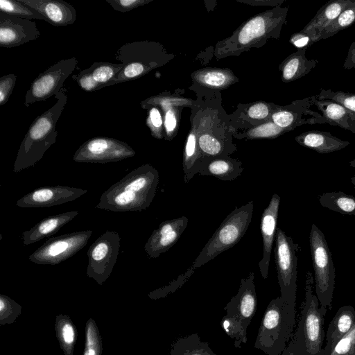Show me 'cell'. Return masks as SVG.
Returning <instances> with one entry per match:
<instances>
[{
  "mask_svg": "<svg viewBox=\"0 0 355 355\" xmlns=\"http://www.w3.org/2000/svg\"><path fill=\"white\" fill-rule=\"evenodd\" d=\"M159 182V172L148 164L128 173L105 191L96 208L112 211H133L147 209Z\"/></svg>",
  "mask_w": 355,
  "mask_h": 355,
  "instance_id": "6da1fadb",
  "label": "cell"
},
{
  "mask_svg": "<svg viewBox=\"0 0 355 355\" xmlns=\"http://www.w3.org/2000/svg\"><path fill=\"white\" fill-rule=\"evenodd\" d=\"M67 89L62 87L55 96L56 103L38 116L30 125L23 139L14 163L18 173L34 166L56 141V123L67 102Z\"/></svg>",
  "mask_w": 355,
  "mask_h": 355,
  "instance_id": "7a4b0ae2",
  "label": "cell"
},
{
  "mask_svg": "<svg viewBox=\"0 0 355 355\" xmlns=\"http://www.w3.org/2000/svg\"><path fill=\"white\" fill-rule=\"evenodd\" d=\"M314 279L306 275L305 297L302 304L298 324L290 342L296 355H320L324 339V322L328 309L320 306L313 293Z\"/></svg>",
  "mask_w": 355,
  "mask_h": 355,
  "instance_id": "3957f363",
  "label": "cell"
},
{
  "mask_svg": "<svg viewBox=\"0 0 355 355\" xmlns=\"http://www.w3.org/2000/svg\"><path fill=\"white\" fill-rule=\"evenodd\" d=\"M295 311L279 296L272 299L263 315L254 347L267 355H280L293 336Z\"/></svg>",
  "mask_w": 355,
  "mask_h": 355,
  "instance_id": "277c9868",
  "label": "cell"
},
{
  "mask_svg": "<svg viewBox=\"0 0 355 355\" xmlns=\"http://www.w3.org/2000/svg\"><path fill=\"white\" fill-rule=\"evenodd\" d=\"M253 209V201L235 207L215 231L191 267L196 270L237 244L248 230Z\"/></svg>",
  "mask_w": 355,
  "mask_h": 355,
  "instance_id": "5b68a950",
  "label": "cell"
},
{
  "mask_svg": "<svg viewBox=\"0 0 355 355\" xmlns=\"http://www.w3.org/2000/svg\"><path fill=\"white\" fill-rule=\"evenodd\" d=\"M254 274L241 280L236 295L224 307L226 314L220 324L225 332L234 340V346L241 347L247 343V329L257 308V297L254 284Z\"/></svg>",
  "mask_w": 355,
  "mask_h": 355,
  "instance_id": "8992f818",
  "label": "cell"
},
{
  "mask_svg": "<svg viewBox=\"0 0 355 355\" xmlns=\"http://www.w3.org/2000/svg\"><path fill=\"white\" fill-rule=\"evenodd\" d=\"M309 243L316 296L320 306L330 310L335 285V268L324 235L315 224L311 225Z\"/></svg>",
  "mask_w": 355,
  "mask_h": 355,
  "instance_id": "52a82bcc",
  "label": "cell"
},
{
  "mask_svg": "<svg viewBox=\"0 0 355 355\" xmlns=\"http://www.w3.org/2000/svg\"><path fill=\"white\" fill-rule=\"evenodd\" d=\"M275 241V260L280 297L291 309L295 311L297 254L300 247L280 228H277Z\"/></svg>",
  "mask_w": 355,
  "mask_h": 355,
  "instance_id": "ba28073f",
  "label": "cell"
},
{
  "mask_svg": "<svg viewBox=\"0 0 355 355\" xmlns=\"http://www.w3.org/2000/svg\"><path fill=\"white\" fill-rule=\"evenodd\" d=\"M92 232L83 230L51 237L33 252L28 259L39 265L59 264L83 249Z\"/></svg>",
  "mask_w": 355,
  "mask_h": 355,
  "instance_id": "9c48e42d",
  "label": "cell"
},
{
  "mask_svg": "<svg viewBox=\"0 0 355 355\" xmlns=\"http://www.w3.org/2000/svg\"><path fill=\"white\" fill-rule=\"evenodd\" d=\"M121 243L118 232L107 230L101 234L87 251V275L102 285L110 276L116 262Z\"/></svg>",
  "mask_w": 355,
  "mask_h": 355,
  "instance_id": "30bf717a",
  "label": "cell"
},
{
  "mask_svg": "<svg viewBox=\"0 0 355 355\" xmlns=\"http://www.w3.org/2000/svg\"><path fill=\"white\" fill-rule=\"evenodd\" d=\"M77 64L76 58L60 60L41 73L27 91L24 105L29 107L36 102L55 96L63 87L65 80L75 70Z\"/></svg>",
  "mask_w": 355,
  "mask_h": 355,
  "instance_id": "8fae6325",
  "label": "cell"
},
{
  "mask_svg": "<svg viewBox=\"0 0 355 355\" xmlns=\"http://www.w3.org/2000/svg\"><path fill=\"white\" fill-rule=\"evenodd\" d=\"M135 155L125 142L107 137H96L84 142L76 151L73 160L80 163L105 164L118 162Z\"/></svg>",
  "mask_w": 355,
  "mask_h": 355,
  "instance_id": "7c38bea8",
  "label": "cell"
},
{
  "mask_svg": "<svg viewBox=\"0 0 355 355\" xmlns=\"http://www.w3.org/2000/svg\"><path fill=\"white\" fill-rule=\"evenodd\" d=\"M115 59L123 64V68L108 86L137 79L154 67V62L150 59L149 44L144 42L122 45L117 50Z\"/></svg>",
  "mask_w": 355,
  "mask_h": 355,
  "instance_id": "4fadbf2b",
  "label": "cell"
},
{
  "mask_svg": "<svg viewBox=\"0 0 355 355\" xmlns=\"http://www.w3.org/2000/svg\"><path fill=\"white\" fill-rule=\"evenodd\" d=\"M87 190L68 186H51L36 189L21 198L16 205L21 208L50 207L73 201Z\"/></svg>",
  "mask_w": 355,
  "mask_h": 355,
  "instance_id": "5bb4252c",
  "label": "cell"
},
{
  "mask_svg": "<svg viewBox=\"0 0 355 355\" xmlns=\"http://www.w3.org/2000/svg\"><path fill=\"white\" fill-rule=\"evenodd\" d=\"M40 35L35 21L0 12V46L12 48L37 40Z\"/></svg>",
  "mask_w": 355,
  "mask_h": 355,
  "instance_id": "9a60e30c",
  "label": "cell"
},
{
  "mask_svg": "<svg viewBox=\"0 0 355 355\" xmlns=\"http://www.w3.org/2000/svg\"><path fill=\"white\" fill-rule=\"evenodd\" d=\"M188 218L181 216L160 223L144 245V250L150 258H157L171 248L180 239L186 229Z\"/></svg>",
  "mask_w": 355,
  "mask_h": 355,
  "instance_id": "2e32d148",
  "label": "cell"
},
{
  "mask_svg": "<svg viewBox=\"0 0 355 355\" xmlns=\"http://www.w3.org/2000/svg\"><path fill=\"white\" fill-rule=\"evenodd\" d=\"M279 205L280 197L277 193H274L261 217L260 230L263 241V257L258 266L263 279H267L268 276L270 254L273 242L275 240Z\"/></svg>",
  "mask_w": 355,
  "mask_h": 355,
  "instance_id": "e0dca14e",
  "label": "cell"
},
{
  "mask_svg": "<svg viewBox=\"0 0 355 355\" xmlns=\"http://www.w3.org/2000/svg\"><path fill=\"white\" fill-rule=\"evenodd\" d=\"M122 68L121 63L96 62L89 68L73 75L72 78L84 91L94 92L107 87Z\"/></svg>",
  "mask_w": 355,
  "mask_h": 355,
  "instance_id": "ac0fdd59",
  "label": "cell"
},
{
  "mask_svg": "<svg viewBox=\"0 0 355 355\" xmlns=\"http://www.w3.org/2000/svg\"><path fill=\"white\" fill-rule=\"evenodd\" d=\"M36 10L49 24L56 26L73 24L76 19L74 7L62 0H19Z\"/></svg>",
  "mask_w": 355,
  "mask_h": 355,
  "instance_id": "d6986e66",
  "label": "cell"
},
{
  "mask_svg": "<svg viewBox=\"0 0 355 355\" xmlns=\"http://www.w3.org/2000/svg\"><path fill=\"white\" fill-rule=\"evenodd\" d=\"M78 214L77 211H71L52 215L42 219L32 228L22 233L21 239L24 244L30 245L55 234Z\"/></svg>",
  "mask_w": 355,
  "mask_h": 355,
  "instance_id": "ffe728a7",
  "label": "cell"
},
{
  "mask_svg": "<svg viewBox=\"0 0 355 355\" xmlns=\"http://www.w3.org/2000/svg\"><path fill=\"white\" fill-rule=\"evenodd\" d=\"M310 97L312 105L322 112L326 123L338 125L355 133V117L347 109L334 101L318 99L316 95Z\"/></svg>",
  "mask_w": 355,
  "mask_h": 355,
  "instance_id": "44dd1931",
  "label": "cell"
},
{
  "mask_svg": "<svg viewBox=\"0 0 355 355\" xmlns=\"http://www.w3.org/2000/svg\"><path fill=\"white\" fill-rule=\"evenodd\" d=\"M205 157L201 161L198 174L211 175L223 181H232L239 177L243 168L236 159L214 157Z\"/></svg>",
  "mask_w": 355,
  "mask_h": 355,
  "instance_id": "7402d4cb",
  "label": "cell"
},
{
  "mask_svg": "<svg viewBox=\"0 0 355 355\" xmlns=\"http://www.w3.org/2000/svg\"><path fill=\"white\" fill-rule=\"evenodd\" d=\"M296 141L302 146L313 150L318 153L325 154L340 150L350 144L330 132L309 130L295 137Z\"/></svg>",
  "mask_w": 355,
  "mask_h": 355,
  "instance_id": "603a6c76",
  "label": "cell"
},
{
  "mask_svg": "<svg viewBox=\"0 0 355 355\" xmlns=\"http://www.w3.org/2000/svg\"><path fill=\"white\" fill-rule=\"evenodd\" d=\"M353 0H331L321 7L316 15L301 31L320 33L333 22Z\"/></svg>",
  "mask_w": 355,
  "mask_h": 355,
  "instance_id": "cb8c5ba5",
  "label": "cell"
},
{
  "mask_svg": "<svg viewBox=\"0 0 355 355\" xmlns=\"http://www.w3.org/2000/svg\"><path fill=\"white\" fill-rule=\"evenodd\" d=\"M355 325V309L350 305L341 306L330 322L325 346L334 345L348 334Z\"/></svg>",
  "mask_w": 355,
  "mask_h": 355,
  "instance_id": "d4e9b609",
  "label": "cell"
},
{
  "mask_svg": "<svg viewBox=\"0 0 355 355\" xmlns=\"http://www.w3.org/2000/svg\"><path fill=\"white\" fill-rule=\"evenodd\" d=\"M306 49H301L289 56L282 66V79L285 82L298 79L314 69L318 63L315 59L306 57Z\"/></svg>",
  "mask_w": 355,
  "mask_h": 355,
  "instance_id": "484cf974",
  "label": "cell"
},
{
  "mask_svg": "<svg viewBox=\"0 0 355 355\" xmlns=\"http://www.w3.org/2000/svg\"><path fill=\"white\" fill-rule=\"evenodd\" d=\"M55 330L64 354L73 355L77 340V329L70 317L66 314H58L55 318Z\"/></svg>",
  "mask_w": 355,
  "mask_h": 355,
  "instance_id": "4316f807",
  "label": "cell"
},
{
  "mask_svg": "<svg viewBox=\"0 0 355 355\" xmlns=\"http://www.w3.org/2000/svg\"><path fill=\"white\" fill-rule=\"evenodd\" d=\"M166 355H218L213 352L207 342L200 340L198 333L180 337L171 345Z\"/></svg>",
  "mask_w": 355,
  "mask_h": 355,
  "instance_id": "83f0119b",
  "label": "cell"
},
{
  "mask_svg": "<svg viewBox=\"0 0 355 355\" xmlns=\"http://www.w3.org/2000/svg\"><path fill=\"white\" fill-rule=\"evenodd\" d=\"M320 205L343 215L355 216V197L343 191L326 192L319 196Z\"/></svg>",
  "mask_w": 355,
  "mask_h": 355,
  "instance_id": "f1b7e54d",
  "label": "cell"
},
{
  "mask_svg": "<svg viewBox=\"0 0 355 355\" xmlns=\"http://www.w3.org/2000/svg\"><path fill=\"white\" fill-rule=\"evenodd\" d=\"M355 23V0L320 33V40L327 39Z\"/></svg>",
  "mask_w": 355,
  "mask_h": 355,
  "instance_id": "f546056e",
  "label": "cell"
},
{
  "mask_svg": "<svg viewBox=\"0 0 355 355\" xmlns=\"http://www.w3.org/2000/svg\"><path fill=\"white\" fill-rule=\"evenodd\" d=\"M0 12L10 16L31 20L33 19L45 20L36 10L26 6L19 0H0Z\"/></svg>",
  "mask_w": 355,
  "mask_h": 355,
  "instance_id": "4dcf8cb0",
  "label": "cell"
},
{
  "mask_svg": "<svg viewBox=\"0 0 355 355\" xmlns=\"http://www.w3.org/2000/svg\"><path fill=\"white\" fill-rule=\"evenodd\" d=\"M103 343L95 320L89 318L85 324V343L83 355H102Z\"/></svg>",
  "mask_w": 355,
  "mask_h": 355,
  "instance_id": "1f68e13d",
  "label": "cell"
},
{
  "mask_svg": "<svg viewBox=\"0 0 355 355\" xmlns=\"http://www.w3.org/2000/svg\"><path fill=\"white\" fill-rule=\"evenodd\" d=\"M320 355H355V325L334 345L324 346Z\"/></svg>",
  "mask_w": 355,
  "mask_h": 355,
  "instance_id": "d6a6232c",
  "label": "cell"
},
{
  "mask_svg": "<svg viewBox=\"0 0 355 355\" xmlns=\"http://www.w3.org/2000/svg\"><path fill=\"white\" fill-rule=\"evenodd\" d=\"M265 31V19L261 16L254 17L249 20L241 30L239 34V42L241 44H247L262 36Z\"/></svg>",
  "mask_w": 355,
  "mask_h": 355,
  "instance_id": "836d02e7",
  "label": "cell"
},
{
  "mask_svg": "<svg viewBox=\"0 0 355 355\" xmlns=\"http://www.w3.org/2000/svg\"><path fill=\"white\" fill-rule=\"evenodd\" d=\"M318 99H329L334 101L347 109L355 117V94L334 92L331 89H320V93L316 95Z\"/></svg>",
  "mask_w": 355,
  "mask_h": 355,
  "instance_id": "e575fe53",
  "label": "cell"
},
{
  "mask_svg": "<svg viewBox=\"0 0 355 355\" xmlns=\"http://www.w3.org/2000/svg\"><path fill=\"white\" fill-rule=\"evenodd\" d=\"M22 306L9 297L0 295V324H12L21 313Z\"/></svg>",
  "mask_w": 355,
  "mask_h": 355,
  "instance_id": "d590c367",
  "label": "cell"
},
{
  "mask_svg": "<svg viewBox=\"0 0 355 355\" xmlns=\"http://www.w3.org/2000/svg\"><path fill=\"white\" fill-rule=\"evenodd\" d=\"M199 150L203 157H220L227 150L223 148L221 142L215 137L209 134L200 135L198 140Z\"/></svg>",
  "mask_w": 355,
  "mask_h": 355,
  "instance_id": "8d00e7d4",
  "label": "cell"
},
{
  "mask_svg": "<svg viewBox=\"0 0 355 355\" xmlns=\"http://www.w3.org/2000/svg\"><path fill=\"white\" fill-rule=\"evenodd\" d=\"M194 270H195L191 267L189 270H187L186 272L179 276L177 279L171 282L169 285L150 293L148 296L151 299L155 300L164 297L169 293H173L187 281L190 276L194 272Z\"/></svg>",
  "mask_w": 355,
  "mask_h": 355,
  "instance_id": "74e56055",
  "label": "cell"
},
{
  "mask_svg": "<svg viewBox=\"0 0 355 355\" xmlns=\"http://www.w3.org/2000/svg\"><path fill=\"white\" fill-rule=\"evenodd\" d=\"M17 76L15 74H8L0 78V105L6 104L15 85Z\"/></svg>",
  "mask_w": 355,
  "mask_h": 355,
  "instance_id": "f35d334b",
  "label": "cell"
},
{
  "mask_svg": "<svg viewBox=\"0 0 355 355\" xmlns=\"http://www.w3.org/2000/svg\"><path fill=\"white\" fill-rule=\"evenodd\" d=\"M319 40V34L302 31L294 34L291 38V43L300 49H307Z\"/></svg>",
  "mask_w": 355,
  "mask_h": 355,
  "instance_id": "ab89813d",
  "label": "cell"
},
{
  "mask_svg": "<svg viewBox=\"0 0 355 355\" xmlns=\"http://www.w3.org/2000/svg\"><path fill=\"white\" fill-rule=\"evenodd\" d=\"M283 129L274 123H268L251 130L249 135L252 137H272L281 134Z\"/></svg>",
  "mask_w": 355,
  "mask_h": 355,
  "instance_id": "60d3db41",
  "label": "cell"
},
{
  "mask_svg": "<svg viewBox=\"0 0 355 355\" xmlns=\"http://www.w3.org/2000/svg\"><path fill=\"white\" fill-rule=\"evenodd\" d=\"M149 0H106L115 10L126 12L148 3Z\"/></svg>",
  "mask_w": 355,
  "mask_h": 355,
  "instance_id": "b9f144b4",
  "label": "cell"
},
{
  "mask_svg": "<svg viewBox=\"0 0 355 355\" xmlns=\"http://www.w3.org/2000/svg\"><path fill=\"white\" fill-rule=\"evenodd\" d=\"M203 83L211 87H220L228 81V76L220 71H209L201 78Z\"/></svg>",
  "mask_w": 355,
  "mask_h": 355,
  "instance_id": "7bdbcfd3",
  "label": "cell"
},
{
  "mask_svg": "<svg viewBox=\"0 0 355 355\" xmlns=\"http://www.w3.org/2000/svg\"><path fill=\"white\" fill-rule=\"evenodd\" d=\"M147 123L151 128L153 134L156 136L158 129L162 125V119L159 110L156 107H152L149 110L148 118Z\"/></svg>",
  "mask_w": 355,
  "mask_h": 355,
  "instance_id": "ee69618b",
  "label": "cell"
},
{
  "mask_svg": "<svg viewBox=\"0 0 355 355\" xmlns=\"http://www.w3.org/2000/svg\"><path fill=\"white\" fill-rule=\"evenodd\" d=\"M269 112L267 105L263 103H257L248 110V115L252 119H261L266 118Z\"/></svg>",
  "mask_w": 355,
  "mask_h": 355,
  "instance_id": "f6af8a7d",
  "label": "cell"
},
{
  "mask_svg": "<svg viewBox=\"0 0 355 355\" xmlns=\"http://www.w3.org/2000/svg\"><path fill=\"white\" fill-rule=\"evenodd\" d=\"M345 69L355 68V41L352 42L348 49V53L343 64Z\"/></svg>",
  "mask_w": 355,
  "mask_h": 355,
  "instance_id": "bcb514c9",
  "label": "cell"
},
{
  "mask_svg": "<svg viewBox=\"0 0 355 355\" xmlns=\"http://www.w3.org/2000/svg\"><path fill=\"white\" fill-rule=\"evenodd\" d=\"M164 125L168 134L171 133L175 128L176 118L172 110H169L166 112Z\"/></svg>",
  "mask_w": 355,
  "mask_h": 355,
  "instance_id": "7dc6e473",
  "label": "cell"
},
{
  "mask_svg": "<svg viewBox=\"0 0 355 355\" xmlns=\"http://www.w3.org/2000/svg\"><path fill=\"white\" fill-rule=\"evenodd\" d=\"M280 355H296L293 346L290 341Z\"/></svg>",
  "mask_w": 355,
  "mask_h": 355,
  "instance_id": "c3c4849f",
  "label": "cell"
},
{
  "mask_svg": "<svg viewBox=\"0 0 355 355\" xmlns=\"http://www.w3.org/2000/svg\"><path fill=\"white\" fill-rule=\"evenodd\" d=\"M349 165L355 168V158L349 162Z\"/></svg>",
  "mask_w": 355,
  "mask_h": 355,
  "instance_id": "681fc988",
  "label": "cell"
},
{
  "mask_svg": "<svg viewBox=\"0 0 355 355\" xmlns=\"http://www.w3.org/2000/svg\"><path fill=\"white\" fill-rule=\"evenodd\" d=\"M351 182L354 184L355 187V175L351 178Z\"/></svg>",
  "mask_w": 355,
  "mask_h": 355,
  "instance_id": "f907efd6",
  "label": "cell"
}]
</instances>
